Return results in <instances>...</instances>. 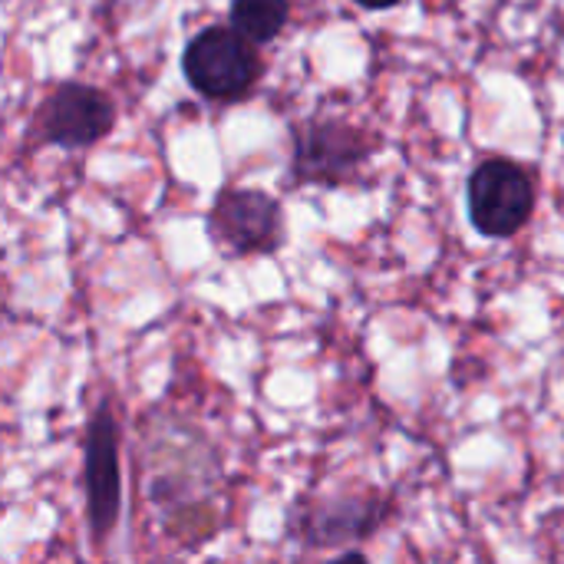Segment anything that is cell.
Returning <instances> with one entry per match:
<instances>
[{
  "label": "cell",
  "mask_w": 564,
  "mask_h": 564,
  "mask_svg": "<svg viewBox=\"0 0 564 564\" xmlns=\"http://www.w3.org/2000/svg\"><path fill=\"white\" fill-rule=\"evenodd\" d=\"M360 7H367V10H387V7H397L400 0H357Z\"/></svg>",
  "instance_id": "30bf717a"
},
{
  "label": "cell",
  "mask_w": 564,
  "mask_h": 564,
  "mask_svg": "<svg viewBox=\"0 0 564 564\" xmlns=\"http://www.w3.org/2000/svg\"><path fill=\"white\" fill-rule=\"evenodd\" d=\"M182 69L195 93L208 99H238L254 86L261 63L251 50V40H245L238 30L208 26L185 46Z\"/></svg>",
  "instance_id": "5b68a950"
},
{
  "label": "cell",
  "mask_w": 564,
  "mask_h": 564,
  "mask_svg": "<svg viewBox=\"0 0 564 564\" xmlns=\"http://www.w3.org/2000/svg\"><path fill=\"white\" fill-rule=\"evenodd\" d=\"M112 122H116L112 99L83 83L56 86L40 109V135L63 149H86L99 142L112 129Z\"/></svg>",
  "instance_id": "52a82bcc"
},
{
  "label": "cell",
  "mask_w": 564,
  "mask_h": 564,
  "mask_svg": "<svg viewBox=\"0 0 564 564\" xmlns=\"http://www.w3.org/2000/svg\"><path fill=\"white\" fill-rule=\"evenodd\" d=\"M370 155V139L340 119H311L294 129L291 175L297 185H340L357 175Z\"/></svg>",
  "instance_id": "8992f818"
},
{
  "label": "cell",
  "mask_w": 564,
  "mask_h": 564,
  "mask_svg": "<svg viewBox=\"0 0 564 564\" xmlns=\"http://www.w3.org/2000/svg\"><path fill=\"white\" fill-rule=\"evenodd\" d=\"M324 564H370V558L360 552V549H347V552H340V555H334L330 562Z\"/></svg>",
  "instance_id": "9c48e42d"
},
{
  "label": "cell",
  "mask_w": 564,
  "mask_h": 564,
  "mask_svg": "<svg viewBox=\"0 0 564 564\" xmlns=\"http://www.w3.org/2000/svg\"><path fill=\"white\" fill-rule=\"evenodd\" d=\"M208 235L228 258L274 254L284 245V215L268 192L225 188L208 212Z\"/></svg>",
  "instance_id": "277c9868"
},
{
  "label": "cell",
  "mask_w": 564,
  "mask_h": 564,
  "mask_svg": "<svg viewBox=\"0 0 564 564\" xmlns=\"http://www.w3.org/2000/svg\"><path fill=\"white\" fill-rule=\"evenodd\" d=\"M119 420L109 403H99L83 436V496L86 525L93 542L116 532L122 516V463H119Z\"/></svg>",
  "instance_id": "7a4b0ae2"
},
{
  "label": "cell",
  "mask_w": 564,
  "mask_h": 564,
  "mask_svg": "<svg viewBox=\"0 0 564 564\" xmlns=\"http://www.w3.org/2000/svg\"><path fill=\"white\" fill-rule=\"evenodd\" d=\"M397 516V502L377 489L301 499L291 509L288 532L307 549H344L373 539Z\"/></svg>",
  "instance_id": "6da1fadb"
},
{
  "label": "cell",
  "mask_w": 564,
  "mask_h": 564,
  "mask_svg": "<svg viewBox=\"0 0 564 564\" xmlns=\"http://www.w3.org/2000/svg\"><path fill=\"white\" fill-rule=\"evenodd\" d=\"M288 0H231V30H238L251 43L274 40L288 23Z\"/></svg>",
  "instance_id": "ba28073f"
},
{
  "label": "cell",
  "mask_w": 564,
  "mask_h": 564,
  "mask_svg": "<svg viewBox=\"0 0 564 564\" xmlns=\"http://www.w3.org/2000/svg\"><path fill=\"white\" fill-rule=\"evenodd\" d=\"M469 221L486 238L519 235L535 212L532 175L509 159H486L469 175Z\"/></svg>",
  "instance_id": "3957f363"
}]
</instances>
